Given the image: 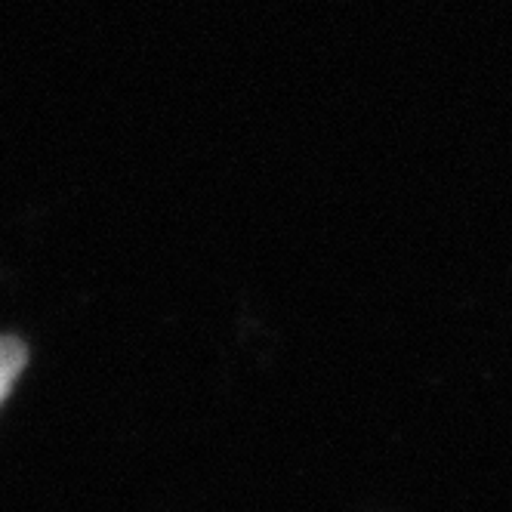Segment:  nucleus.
I'll use <instances>...</instances> for the list:
<instances>
[{
    "label": "nucleus",
    "mask_w": 512,
    "mask_h": 512,
    "mask_svg": "<svg viewBox=\"0 0 512 512\" xmlns=\"http://www.w3.org/2000/svg\"><path fill=\"white\" fill-rule=\"evenodd\" d=\"M25 361H28V352L19 340L0 337V405H4V398L10 395L13 383L19 380Z\"/></svg>",
    "instance_id": "1"
}]
</instances>
